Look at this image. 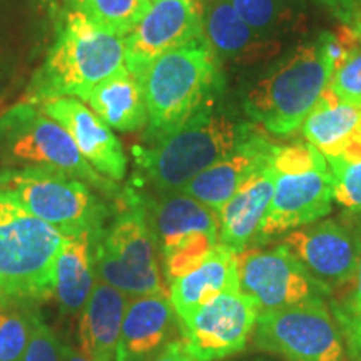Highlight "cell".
Returning a JSON list of instances; mask_svg holds the SVG:
<instances>
[{
    "instance_id": "d4e9b609",
    "label": "cell",
    "mask_w": 361,
    "mask_h": 361,
    "mask_svg": "<svg viewBox=\"0 0 361 361\" xmlns=\"http://www.w3.org/2000/svg\"><path fill=\"white\" fill-rule=\"evenodd\" d=\"M96 283L92 239L89 236L66 238L59 251L54 274V298L62 313H80Z\"/></svg>"
},
{
    "instance_id": "5bb4252c",
    "label": "cell",
    "mask_w": 361,
    "mask_h": 361,
    "mask_svg": "<svg viewBox=\"0 0 361 361\" xmlns=\"http://www.w3.org/2000/svg\"><path fill=\"white\" fill-rule=\"evenodd\" d=\"M258 310L241 290L224 291L179 319L180 338L201 361H218L245 350Z\"/></svg>"
},
{
    "instance_id": "8992f818",
    "label": "cell",
    "mask_w": 361,
    "mask_h": 361,
    "mask_svg": "<svg viewBox=\"0 0 361 361\" xmlns=\"http://www.w3.org/2000/svg\"><path fill=\"white\" fill-rule=\"evenodd\" d=\"M333 72L326 37L305 44L276 69L252 85L245 111L255 126L274 135H290L301 128L313 111Z\"/></svg>"
},
{
    "instance_id": "7a4b0ae2",
    "label": "cell",
    "mask_w": 361,
    "mask_h": 361,
    "mask_svg": "<svg viewBox=\"0 0 361 361\" xmlns=\"http://www.w3.org/2000/svg\"><path fill=\"white\" fill-rule=\"evenodd\" d=\"M256 130L206 104L179 129L134 149L135 164L156 194L178 192L192 178L233 152Z\"/></svg>"
},
{
    "instance_id": "f546056e",
    "label": "cell",
    "mask_w": 361,
    "mask_h": 361,
    "mask_svg": "<svg viewBox=\"0 0 361 361\" xmlns=\"http://www.w3.org/2000/svg\"><path fill=\"white\" fill-rule=\"evenodd\" d=\"M333 178V201L361 214V156H338L326 159Z\"/></svg>"
},
{
    "instance_id": "4fadbf2b",
    "label": "cell",
    "mask_w": 361,
    "mask_h": 361,
    "mask_svg": "<svg viewBox=\"0 0 361 361\" xmlns=\"http://www.w3.org/2000/svg\"><path fill=\"white\" fill-rule=\"evenodd\" d=\"M281 245L329 295L353 283L361 259V229L345 219H319L283 234Z\"/></svg>"
},
{
    "instance_id": "2e32d148",
    "label": "cell",
    "mask_w": 361,
    "mask_h": 361,
    "mask_svg": "<svg viewBox=\"0 0 361 361\" xmlns=\"http://www.w3.org/2000/svg\"><path fill=\"white\" fill-rule=\"evenodd\" d=\"M44 114L64 128L90 166L117 183L128 173V157L109 126L78 97H57L39 104Z\"/></svg>"
},
{
    "instance_id": "1f68e13d",
    "label": "cell",
    "mask_w": 361,
    "mask_h": 361,
    "mask_svg": "<svg viewBox=\"0 0 361 361\" xmlns=\"http://www.w3.org/2000/svg\"><path fill=\"white\" fill-rule=\"evenodd\" d=\"M61 338L34 310L30 318V338L22 361H61Z\"/></svg>"
},
{
    "instance_id": "52a82bcc",
    "label": "cell",
    "mask_w": 361,
    "mask_h": 361,
    "mask_svg": "<svg viewBox=\"0 0 361 361\" xmlns=\"http://www.w3.org/2000/svg\"><path fill=\"white\" fill-rule=\"evenodd\" d=\"M0 191L11 192L25 209L64 236H89L94 245L114 211L84 180L40 166L4 168Z\"/></svg>"
},
{
    "instance_id": "7402d4cb",
    "label": "cell",
    "mask_w": 361,
    "mask_h": 361,
    "mask_svg": "<svg viewBox=\"0 0 361 361\" xmlns=\"http://www.w3.org/2000/svg\"><path fill=\"white\" fill-rule=\"evenodd\" d=\"M130 298L97 281L80 311L79 350L94 361H114L121 326Z\"/></svg>"
},
{
    "instance_id": "d6986e66",
    "label": "cell",
    "mask_w": 361,
    "mask_h": 361,
    "mask_svg": "<svg viewBox=\"0 0 361 361\" xmlns=\"http://www.w3.org/2000/svg\"><path fill=\"white\" fill-rule=\"evenodd\" d=\"M301 133L324 156H361V102L343 101L328 87L316 102Z\"/></svg>"
},
{
    "instance_id": "83f0119b",
    "label": "cell",
    "mask_w": 361,
    "mask_h": 361,
    "mask_svg": "<svg viewBox=\"0 0 361 361\" xmlns=\"http://www.w3.org/2000/svg\"><path fill=\"white\" fill-rule=\"evenodd\" d=\"M32 306L0 298V361H22L30 338Z\"/></svg>"
},
{
    "instance_id": "4dcf8cb0",
    "label": "cell",
    "mask_w": 361,
    "mask_h": 361,
    "mask_svg": "<svg viewBox=\"0 0 361 361\" xmlns=\"http://www.w3.org/2000/svg\"><path fill=\"white\" fill-rule=\"evenodd\" d=\"M331 311L345 341L361 328V259L353 283L333 300Z\"/></svg>"
},
{
    "instance_id": "3957f363",
    "label": "cell",
    "mask_w": 361,
    "mask_h": 361,
    "mask_svg": "<svg viewBox=\"0 0 361 361\" xmlns=\"http://www.w3.org/2000/svg\"><path fill=\"white\" fill-rule=\"evenodd\" d=\"M124 54V37L99 29L84 13L72 11L35 72L25 102L42 104L57 97L84 101L94 85L126 67Z\"/></svg>"
},
{
    "instance_id": "603a6c76",
    "label": "cell",
    "mask_w": 361,
    "mask_h": 361,
    "mask_svg": "<svg viewBox=\"0 0 361 361\" xmlns=\"http://www.w3.org/2000/svg\"><path fill=\"white\" fill-rule=\"evenodd\" d=\"M236 290H239L236 255L223 245L216 246L200 264L168 286L171 303L179 319L211 298Z\"/></svg>"
},
{
    "instance_id": "ac0fdd59",
    "label": "cell",
    "mask_w": 361,
    "mask_h": 361,
    "mask_svg": "<svg viewBox=\"0 0 361 361\" xmlns=\"http://www.w3.org/2000/svg\"><path fill=\"white\" fill-rule=\"evenodd\" d=\"M180 338V323L169 295L130 298L114 361H146Z\"/></svg>"
},
{
    "instance_id": "8d00e7d4",
    "label": "cell",
    "mask_w": 361,
    "mask_h": 361,
    "mask_svg": "<svg viewBox=\"0 0 361 361\" xmlns=\"http://www.w3.org/2000/svg\"><path fill=\"white\" fill-rule=\"evenodd\" d=\"M355 29H356V30H358V34H360V37H361V19L358 20V24H356V25H355Z\"/></svg>"
},
{
    "instance_id": "44dd1931",
    "label": "cell",
    "mask_w": 361,
    "mask_h": 361,
    "mask_svg": "<svg viewBox=\"0 0 361 361\" xmlns=\"http://www.w3.org/2000/svg\"><path fill=\"white\" fill-rule=\"evenodd\" d=\"M273 164L269 162L252 174L218 211L219 245L234 255L255 246L261 221L273 197Z\"/></svg>"
},
{
    "instance_id": "e575fe53",
    "label": "cell",
    "mask_w": 361,
    "mask_h": 361,
    "mask_svg": "<svg viewBox=\"0 0 361 361\" xmlns=\"http://www.w3.org/2000/svg\"><path fill=\"white\" fill-rule=\"evenodd\" d=\"M61 361H94L80 350H75L71 343L62 341L61 345Z\"/></svg>"
},
{
    "instance_id": "d6a6232c",
    "label": "cell",
    "mask_w": 361,
    "mask_h": 361,
    "mask_svg": "<svg viewBox=\"0 0 361 361\" xmlns=\"http://www.w3.org/2000/svg\"><path fill=\"white\" fill-rule=\"evenodd\" d=\"M328 7L336 16V19L343 22V25L355 27L361 19L358 12V0H314Z\"/></svg>"
},
{
    "instance_id": "ba28073f",
    "label": "cell",
    "mask_w": 361,
    "mask_h": 361,
    "mask_svg": "<svg viewBox=\"0 0 361 361\" xmlns=\"http://www.w3.org/2000/svg\"><path fill=\"white\" fill-rule=\"evenodd\" d=\"M0 161L6 168L40 166L62 171L109 200L121 196L114 180L97 173L69 133L35 104H16L0 116Z\"/></svg>"
},
{
    "instance_id": "f1b7e54d",
    "label": "cell",
    "mask_w": 361,
    "mask_h": 361,
    "mask_svg": "<svg viewBox=\"0 0 361 361\" xmlns=\"http://www.w3.org/2000/svg\"><path fill=\"white\" fill-rule=\"evenodd\" d=\"M256 32L268 35L295 19L286 0H226Z\"/></svg>"
},
{
    "instance_id": "6da1fadb",
    "label": "cell",
    "mask_w": 361,
    "mask_h": 361,
    "mask_svg": "<svg viewBox=\"0 0 361 361\" xmlns=\"http://www.w3.org/2000/svg\"><path fill=\"white\" fill-rule=\"evenodd\" d=\"M139 80L147 107L146 139L154 142L214 101L223 84L221 61L201 35L154 59Z\"/></svg>"
},
{
    "instance_id": "4316f807",
    "label": "cell",
    "mask_w": 361,
    "mask_h": 361,
    "mask_svg": "<svg viewBox=\"0 0 361 361\" xmlns=\"http://www.w3.org/2000/svg\"><path fill=\"white\" fill-rule=\"evenodd\" d=\"M340 34L345 51L333 66L328 89L343 101L361 102V37L351 25H341Z\"/></svg>"
},
{
    "instance_id": "ffe728a7",
    "label": "cell",
    "mask_w": 361,
    "mask_h": 361,
    "mask_svg": "<svg viewBox=\"0 0 361 361\" xmlns=\"http://www.w3.org/2000/svg\"><path fill=\"white\" fill-rule=\"evenodd\" d=\"M201 24L219 61L252 62L279 51L278 42L251 29L226 0H201Z\"/></svg>"
},
{
    "instance_id": "9c48e42d",
    "label": "cell",
    "mask_w": 361,
    "mask_h": 361,
    "mask_svg": "<svg viewBox=\"0 0 361 361\" xmlns=\"http://www.w3.org/2000/svg\"><path fill=\"white\" fill-rule=\"evenodd\" d=\"M274 188L256 241H268L331 213L333 178L324 156L310 142L278 146L273 154Z\"/></svg>"
},
{
    "instance_id": "e0dca14e",
    "label": "cell",
    "mask_w": 361,
    "mask_h": 361,
    "mask_svg": "<svg viewBox=\"0 0 361 361\" xmlns=\"http://www.w3.org/2000/svg\"><path fill=\"white\" fill-rule=\"evenodd\" d=\"M278 144L269 141L256 128L250 137L224 156L216 164L192 178L178 192H184L202 202L216 213L252 174L263 169L273 159Z\"/></svg>"
},
{
    "instance_id": "9a60e30c",
    "label": "cell",
    "mask_w": 361,
    "mask_h": 361,
    "mask_svg": "<svg viewBox=\"0 0 361 361\" xmlns=\"http://www.w3.org/2000/svg\"><path fill=\"white\" fill-rule=\"evenodd\" d=\"M201 35V0H151L139 24L124 37V64L141 79L154 59Z\"/></svg>"
},
{
    "instance_id": "30bf717a",
    "label": "cell",
    "mask_w": 361,
    "mask_h": 361,
    "mask_svg": "<svg viewBox=\"0 0 361 361\" xmlns=\"http://www.w3.org/2000/svg\"><path fill=\"white\" fill-rule=\"evenodd\" d=\"M144 206L159 246L168 286L219 245L218 213L188 194L144 196Z\"/></svg>"
},
{
    "instance_id": "cb8c5ba5",
    "label": "cell",
    "mask_w": 361,
    "mask_h": 361,
    "mask_svg": "<svg viewBox=\"0 0 361 361\" xmlns=\"http://www.w3.org/2000/svg\"><path fill=\"white\" fill-rule=\"evenodd\" d=\"M92 111L121 133H134L147 126V107L141 80L128 67L101 80L84 99Z\"/></svg>"
},
{
    "instance_id": "836d02e7",
    "label": "cell",
    "mask_w": 361,
    "mask_h": 361,
    "mask_svg": "<svg viewBox=\"0 0 361 361\" xmlns=\"http://www.w3.org/2000/svg\"><path fill=\"white\" fill-rule=\"evenodd\" d=\"M146 361H201L197 360L196 356L191 355V351L186 348L183 338H178V340L171 341L168 346H164L159 353H156L152 358Z\"/></svg>"
},
{
    "instance_id": "277c9868",
    "label": "cell",
    "mask_w": 361,
    "mask_h": 361,
    "mask_svg": "<svg viewBox=\"0 0 361 361\" xmlns=\"http://www.w3.org/2000/svg\"><path fill=\"white\" fill-rule=\"evenodd\" d=\"M64 234L0 191V298L34 306L54 298Z\"/></svg>"
},
{
    "instance_id": "8fae6325",
    "label": "cell",
    "mask_w": 361,
    "mask_h": 361,
    "mask_svg": "<svg viewBox=\"0 0 361 361\" xmlns=\"http://www.w3.org/2000/svg\"><path fill=\"white\" fill-rule=\"evenodd\" d=\"M252 343L290 361H343L346 348L326 298L258 313Z\"/></svg>"
},
{
    "instance_id": "7c38bea8",
    "label": "cell",
    "mask_w": 361,
    "mask_h": 361,
    "mask_svg": "<svg viewBox=\"0 0 361 361\" xmlns=\"http://www.w3.org/2000/svg\"><path fill=\"white\" fill-rule=\"evenodd\" d=\"M236 266L239 290L255 303L258 313L329 296L281 243L247 247L236 255Z\"/></svg>"
},
{
    "instance_id": "484cf974",
    "label": "cell",
    "mask_w": 361,
    "mask_h": 361,
    "mask_svg": "<svg viewBox=\"0 0 361 361\" xmlns=\"http://www.w3.org/2000/svg\"><path fill=\"white\" fill-rule=\"evenodd\" d=\"M75 11L117 37H126L139 24L151 0H72Z\"/></svg>"
},
{
    "instance_id": "5b68a950",
    "label": "cell",
    "mask_w": 361,
    "mask_h": 361,
    "mask_svg": "<svg viewBox=\"0 0 361 361\" xmlns=\"http://www.w3.org/2000/svg\"><path fill=\"white\" fill-rule=\"evenodd\" d=\"M116 201L117 207L94 245L97 281L111 284L129 298L169 295L144 196L128 188Z\"/></svg>"
},
{
    "instance_id": "d590c367",
    "label": "cell",
    "mask_w": 361,
    "mask_h": 361,
    "mask_svg": "<svg viewBox=\"0 0 361 361\" xmlns=\"http://www.w3.org/2000/svg\"><path fill=\"white\" fill-rule=\"evenodd\" d=\"M345 345L348 346V350L351 351V353H353L355 356H358V358H361V328L355 333L353 336H350L348 340L345 341Z\"/></svg>"
}]
</instances>
